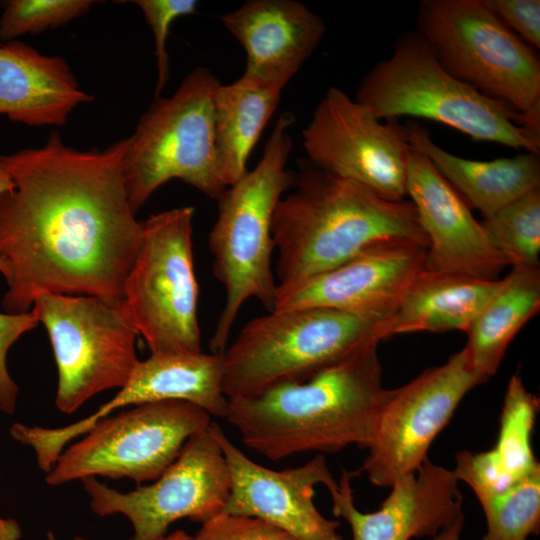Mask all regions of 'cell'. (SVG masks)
I'll return each instance as SVG.
<instances>
[{
	"label": "cell",
	"mask_w": 540,
	"mask_h": 540,
	"mask_svg": "<svg viewBox=\"0 0 540 540\" xmlns=\"http://www.w3.org/2000/svg\"><path fill=\"white\" fill-rule=\"evenodd\" d=\"M126 144L82 151L52 133L0 155L14 183L0 195L5 312L26 313L43 293L123 300L143 237L122 175Z\"/></svg>",
	"instance_id": "obj_1"
},
{
	"label": "cell",
	"mask_w": 540,
	"mask_h": 540,
	"mask_svg": "<svg viewBox=\"0 0 540 540\" xmlns=\"http://www.w3.org/2000/svg\"><path fill=\"white\" fill-rule=\"evenodd\" d=\"M378 341L304 381H283L228 399L225 419L249 449L269 460L298 453L366 448L388 389Z\"/></svg>",
	"instance_id": "obj_2"
},
{
	"label": "cell",
	"mask_w": 540,
	"mask_h": 540,
	"mask_svg": "<svg viewBox=\"0 0 540 540\" xmlns=\"http://www.w3.org/2000/svg\"><path fill=\"white\" fill-rule=\"evenodd\" d=\"M272 235L278 293L376 245L413 241L428 246L411 201L386 200L312 164L303 166L294 192L278 202Z\"/></svg>",
	"instance_id": "obj_3"
},
{
	"label": "cell",
	"mask_w": 540,
	"mask_h": 540,
	"mask_svg": "<svg viewBox=\"0 0 540 540\" xmlns=\"http://www.w3.org/2000/svg\"><path fill=\"white\" fill-rule=\"evenodd\" d=\"M293 122L294 115L282 113L255 168L217 198L209 248L213 273L224 286L226 299L210 339L212 353L221 354L228 346L235 319L247 300H259L268 311L275 307L278 284L272 269V220L278 202L294 182L286 168Z\"/></svg>",
	"instance_id": "obj_4"
},
{
	"label": "cell",
	"mask_w": 540,
	"mask_h": 540,
	"mask_svg": "<svg viewBox=\"0 0 540 540\" xmlns=\"http://www.w3.org/2000/svg\"><path fill=\"white\" fill-rule=\"evenodd\" d=\"M355 100L380 120L425 118L475 141L540 154V122L452 76L414 30L403 32L392 55L362 79Z\"/></svg>",
	"instance_id": "obj_5"
},
{
	"label": "cell",
	"mask_w": 540,
	"mask_h": 540,
	"mask_svg": "<svg viewBox=\"0 0 540 540\" xmlns=\"http://www.w3.org/2000/svg\"><path fill=\"white\" fill-rule=\"evenodd\" d=\"M333 308L272 310L253 318L222 354L226 397H248L283 381H304L386 338L385 323Z\"/></svg>",
	"instance_id": "obj_6"
},
{
	"label": "cell",
	"mask_w": 540,
	"mask_h": 540,
	"mask_svg": "<svg viewBox=\"0 0 540 540\" xmlns=\"http://www.w3.org/2000/svg\"><path fill=\"white\" fill-rule=\"evenodd\" d=\"M219 84L208 68H195L172 96L155 97L126 138L122 175L135 214L172 179L215 199L228 187L215 148L213 97Z\"/></svg>",
	"instance_id": "obj_7"
},
{
	"label": "cell",
	"mask_w": 540,
	"mask_h": 540,
	"mask_svg": "<svg viewBox=\"0 0 540 540\" xmlns=\"http://www.w3.org/2000/svg\"><path fill=\"white\" fill-rule=\"evenodd\" d=\"M416 31L452 76L540 122L539 58L487 0H422Z\"/></svg>",
	"instance_id": "obj_8"
},
{
	"label": "cell",
	"mask_w": 540,
	"mask_h": 540,
	"mask_svg": "<svg viewBox=\"0 0 540 540\" xmlns=\"http://www.w3.org/2000/svg\"><path fill=\"white\" fill-rule=\"evenodd\" d=\"M193 217L194 208L183 206L142 222V243L124 282L123 302L151 354L202 351Z\"/></svg>",
	"instance_id": "obj_9"
},
{
	"label": "cell",
	"mask_w": 540,
	"mask_h": 540,
	"mask_svg": "<svg viewBox=\"0 0 540 540\" xmlns=\"http://www.w3.org/2000/svg\"><path fill=\"white\" fill-rule=\"evenodd\" d=\"M47 330L58 372L56 407L77 411L86 401L130 380L139 335L123 300L43 293L31 309Z\"/></svg>",
	"instance_id": "obj_10"
},
{
	"label": "cell",
	"mask_w": 540,
	"mask_h": 540,
	"mask_svg": "<svg viewBox=\"0 0 540 540\" xmlns=\"http://www.w3.org/2000/svg\"><path fill=\"white\" fill-rule=\"evenodd\" d=\"M211 415L180 400L131 406L94 424L69 444L46 473L50 486L89 477L152 482L177 458L184 444L207 429Z\"/></svg>",
	"instance_id": "obj_11"
},
{
	"label": "cell",
	"mask_w": 540,
	"mask_h": 540,
	"mask_svg": "<svg viewBox=\"0 0 540 540\" xmlns=\"http://www.w3.org/2000/svg\"><path fill=\"white\" fill-rule=\"evenodd\" d=\"M81 481L95 514H121L129 520V540H160L172 523L184 518L206 522L224 510L231 488L229 467L211 425L192 436L148 485L121 492L96 477Z\"/></svg>",
	"instance_id": "obj_12"
},
{
	"label": "cell",
	"mask_w": 540,
	"mask_h": 540,
	"mask_svg": "<svg viewBox=\"0 0 540 540\" xmlns=\"http://www.w3.org/2000/svg\"><path fill=\"white\" fill-rule=\"evenodd\" d=\"M483 382L463 348L443 365L428 368L409 383L388 390L360 471L378 487H391L415 473L461 400Z\"/></svg>",
	"instance_id": "obj_13"
},
{
	"label": "cell",
	"mask_w": 540,
	"mask_h": 540,
	"mask_svg": "<svg viewBox=\"0 0 540 540\" xmlns=\"http://www.w3.org/2000/svg\"><path fill=\"white\" fill-rule=\"evenodd\" d=\"M302 137L315 167L386 200L400 201L406 195L411 146L398 119L380 120L367 106L330 87Z\"/></svg>",
	"instance_id": "obj_14"
},
{
	"label": "cell",
	"mask_w": 540,
	"mask_h": 540,
	"mask_svg": "<svg viewBox=\"0 0 540 540\" xmlns=\"http://www.w3.org/2000/svg\"><path fill=\"white\" fill-rule=\"evenodd\" d=\"M211 430L231 477L229 499L221 513L260 518L296 540H344L337 531L340 522L324 517L314 504L316 485L330 490L338 483L323 454L299 467L274 470L246 456L215 422Z\"/></svg>",
	"instance_id": "obj_15"
},
{
	"label": "cell",
	"mask_w": 540,
	"mask_h": 540,
	"mask_svg": "<svg viewBox=\"0 0 540 540\" xmlns=\"http://www.w3.org/2000/svg\"><path fill=\"white\" fill-rule=\"evenodd\" d=\"M427 245L413 241L365 249L339 266L277 294L273 310L323 307L388 321L424 270Z\"/></svg>",
	"instance_id": "obj_16"
},
{
	"label": "cell",
	"mask_w": 540,
	"mask_h": 540,
	"mask_svg": "<svg viewBox=\"0 0 540 540\" xmlns=\"http://www.w3.org/2000/svg\"><path fill=\"white\" fill-rule=\"evenodd\" d=\"M406 195L411 198L428 241L425 270L496 280L504 267L511 266L461 195L428 158L412 147L407 161Z\"/></svg>",
	"instance_id": "obj_17"
},
{
	"label": "cell",
	"mask_w": 540,
	"mask_h": 540,
	"mask_svg": "<svg viewBox=\"0 0 540 540\" xmlns=\"http://www.w3.org/2000/svg\"><path fill=\"white\" fill-rule=\"evenodd\" d=\"M352 475L343 469L337 485L328 491L333 514L346 520L353 540L434 537L463 514V496L455 473L428 458L415 473L397 480L374 512L365 513L356 508Z\"/></svg>",
	"instance_id": "obj_18"
},
{
	"label": "cell",
	"mask_w": 540,
	"mask_h": 540,
	"mask_svg": "<svg viewBox=\"0 0 540 540\" xmlns=\"http://www.w3.org/2000/svg\"><path fill=\"white\" fill-rule=\"evenodd\" d=\"M246 53L242 76L282 90L319 45L320 16L295 0H249L221 17Z\"/></svg>",
	"instance_id": "obj_19"
},
{
	"label": "cell",
	"mask_w": 540,
	"mask_h": 540,
	"mask_svg": "<svg viewBox=\"0 0 540 540\" xmlns=\"http://www.w3.org/2000/svg\"><path fill=\"white\" fill-rule=\"evenodd\" d=\"M165 400L186 401L224 418L228 398L223 392L222 354H151L139 361L130 380L111 400L89 416L55 428L54 441L66 446L120 408Z\"/></svg>",
	"instance_id": "obj_20"
},
{
	"label": "cell",
	"mask_w": 540,
	"mask_h": 540,
	"mask_svg": "<svg viewBox=\"0 0 540 540\" xmlns=\"http://www.w3.org/2000/svg\"><path fill=\"white\" fill-rule=\"evenodd\" d=\"M93 99L63 57L41 54L20 40L0 44V115L28 126H62Z\"/></svg>",
	"instance_id": "obj_21"
},
{
	"label": "cell",
	"mask_w": 540,
	"mask_h": 540,
	"mask_svg": "<svg viewBox=\"0 0 540 540\" xmlns=\"http://www.w3.org/2000/svg\"><path fill=\"white\" fill-rule=\"evenodd\" d=\"M538 409V398L528 392L519 375H513L504 396L494 447L480 453L464 450L456 454L453 472L478 500L503 492L540 469L531 446Z\"/></svg>",
	"instance_id": "obj_22"
},
{
	"label": "cell",
	"mask_w": 540,
	"mask_h": 540,
	"mask_svg": "<svg viewBox=\"0 0 540 540\" xmlns=\"http://www.w3.org/2000/svg\"><path fill=\"white\" fill-rule=\"evenodd\" d=\"M405 127L412 149L428 158L485 219L529 191L540 188V154L526 152L491 161L470 160L438 146L427 128L418 123L409 122Z\"/></svg>",
	"instance_id": "obj_23"
},
{
	"label": "cell",
	"mask_w": 540,
	"mask_h": 540,
	"mask_svg": "<svg viewBox=\"0 0 540 540\" xmlns=\"http://www.w3.org/2000/svg\"><path fill=\"white\" fill-rule=\"evenodd\" d=\"M502 282L503 278L483 280L424 269L408 287L396 312L386 322V338L420 331L467 332Z\"/></svg>",
	"instance_id": "obj_24"
},
{
	"label": "cell",
	"mask_w": 540,
	"mask_h": 540,
	"mask_svg": "<svg viewBox=\"0 0 540 540\" xmlns=\"http://www.w3.org/2000/svg\"><path fill=\"white\" fill-rule=\"evenodd\" d=\"M539 308V267L512 266L466 332L469 363L485 381L497 372L509 344Z\"/></svg>",
	"instance_id": "obj_25"
},
{
	"label": "cell",
	"mask_w": 540,
	"mask_h": 540,
	"mask_svg": "<svg viewBox=\"0 0 540 540\" xmlns=\"http://www.w3.org/2000/svg\"><path fill=\"white\" fill-rule=\"evenodd\" d=\"M281 91L244 76L216 88L213 97L215 148L227 186L247 173L250 153L274 114Z\"/></svg>",
	"instance_id": "obj_26"
},
{
	"label": "cell",
	"mask_w": 540,
	"mask_h": 540,
	"mask_svg": "<svg viewBox=\"0 0 540 540\" xmlns=\"http://www.w3.org/2000/svg\"><path fill=\"white\" fill-rule=\"evenodd\" d=\"M481 224L511 266L539 267L540 188L505 205Z\"/></svg>",
	"instance_id": "obj_27"
},
{
	"label": "cell",
	"mask_w": 540,
	"mask_h": 540,
	"mask_svg": "<svg viewBox=\"0 0 540 540\" xmlns=\"http://www.w3.org/2000/svg\"><path fill=\"white\" fill-rule=\"evenodd\" d=\"M487 530L482 540H527L540 532V469L507 490L479 500Z\"/></svg>",
	"instance_id": "obj_28"
},
{
	"label": "cell",
	"mask_w": 540,
	"mask_h": 540,
	"mask_svg": "<svg viewBox=\"0 0 540 540\" xmlns=\"http://www.w3.org/2000/svg\"><path fill=\"white\" fill-rule=\"evenodd\" d=\"M93 0H9L0 16V40H17L26 34L54 29L87 14Z\"/></svg>",
	"instance_id": "obj_29"
},
{
	"label": "cell",
	"mask_w": 540,
	"mask_h": 540,
	"mask_svg": "<svg viewBox=\"0 0 540 540\" xmlns=\"http://www.w3.org/2000/svg\"><path fill=\"white\" fill-rule=\"evenodd\" d=\"M142 11L154 35L157 82L155 97H160L166 86L169 74V56L166 48L169 29L179 17L197 11L196 0H136L133 1Z\"/></svg>",
	"instance_id": "obj_30"
},
{
	"label": "cell",
	"mask_w": 540,
	"mask_h": 540,
	"mask_svg": "<svg viewBox=\"0 0 540 540\" xmlns=\"http://www.w3.org/2000/svg\"><path fill=\"white\" fill-rule=\"evenodd\" d=\"M190 540H296L285 531L253 516L219 513L201 524Z\"/></svg>",
	"instance_id": "obj_31"
},
{
	"label": "cell",
	"mask_w": 540,
	"mask_h": 540,
	"mask_svg": "<svg viewBox=\"0 0 540 540\" xmlns=\"http://www.w3.org/2000/svg\"><path fill=\"white\" fill-rule=\"evenodd\" d=\"M38 324L32 310L21 314L0 312V411L8 415L15 411L19 388L8 371L7 355L12 345Z\"/></svg>",
	"instance_id": "obj_32"
},
{
	"label": "cell",
	"mask_w": 540,
	"mask_h": 540,
	"mask_svg": "<svg viewBox=\"0 0 540 540\" xmlns=\"http://www.w3.org/2000/svg\"><path fill=\"white\" fill-rule=\"evenodd\" d=\"M498 18L524 42L540 47L539 0H487Z\"/></svg>",
	"instance_id": "obj_33"
},
{
	"label": "cell",
	"mask_w": 540,
	"mask_h": 540,
	"mask_svg": "<svg viewBox=\"0 0 540 540\" xmlns=\"http://www.w3.org/2000/svg\"><path fill=\"white\" fill-rule=\"evenodd\" d=\"M21 530L18 523L12 518H2L0 516V540H19ZM48 540H56L53 533H48ZM74 540H89L82 536H76Z\"/></svg>",
	"instance_id": "obj_34"
},
{
	"label": "cell",
	"mask_w": 540,
	"mask_h": 540,
	"mask_svg": "<svg viewBox=\"0 0 540 540\" xmlns=\"http://www.w3.org/2000/svg\"><path fill=\"white\" fill-rule=\"evenodd\" d=\"M464 514L459 515L452 522L443 527L431 540H460L464 526Z\"/></svg>",
	"instance_id": "obj_35"
},
{
	"label": "cell",
	"mask_w": 540,
	"mask_h": 540,
	"mask_svg": "<svg viewBox=\"0 0 540 540\" xmlns=\"http://www.w3.org/2000/svg\"><path fill=\"white\" fill-rule=\"evenodd\" d=\"M14 183L12 178L0 159V195L13 189Z\"/></svg>",
	"instance_id": "obj_36"
},
{
	"label": "cell",
	"mask_w": 540,
	"mask_h": 540,
	"mask_svg": "<svg viewBox=\"0 0 540 540\" xmlns=\"http://www.w3.org/2000/svg\"><path fill=\"white\" fill-rule=\"evenodd\" d=\"M190 539H191V535H189L186 531L179 529V530L173 531L170 534H167L160 540H190Z\"/></svg>",
	"instance_id": "obj_37"
}]
</instances>
